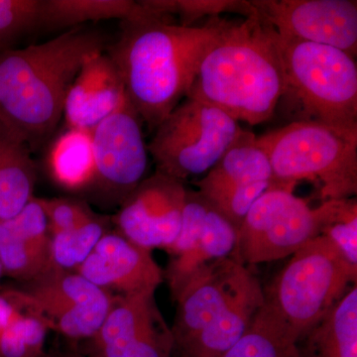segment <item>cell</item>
I'll return each instance as SVG.
<instances>
[{
    "instance_id": "6da1fadb",
    "label": "cell",
    "mask_w": 357,
    "mask_h": 357,
    "mask_svg": "<svg viewBox=\"0 0 357 357\" xmlns=\"http://www.w3.org/2000/svg\"><path fill=\"white\" fill-rule=\"evenodd\" d=\"M229 23L220 17L190 27L153 17L122 21L121 37L107 55L149 129L158 128L187 98L202 60Z\"/></svg>"
},
{
    "instance_id": "7a4b0ae2",
    "label": "cell",
    "mask_w": 357,
    "mask_h": 357,
    "mask_svg": "<svg viewBox=\"0 0 357 357\" xmlns=\"http://www.w3.org/2000/svg\"><path fill=\"white\" fill-rule=\"evenodd\" d=\"M284 89L280 37L256 13L229 21L202 60L187 98L255 126L273 117Z\"/></svg>"
},
{
    "instance_id": "3957f363",
    "label": "cell",
    "mask_w": 357,
    "mask_h": 357,
    "mask_svg": "<svg viewBox=\"0 0 357 357\" xmlns=\"http://www.w3.org/2000/svg\"><path fill=\"white\" fill-rule=\"evenodd\" d=\"M105 48L102 35L76 27L44 43L0 51V123L33 151L57 128L84 60Z\"/></svg>"
},
{
    "instance_id": "277c9868",
    "label": "cell",
    "mask_w": 357,
    "mask_h": 357,
    "mask_svg": "<svg viewBox=\"0 0 357 357\" xmlns=\"http://www.w3.org/2000/svg\"><path fill=\"white\" fill-rule=\"evenodd\" d=\"M172 330L180 357H220L264 304L257 277L232 257L206 264L178 292Z\"/></svg>"
},
{
    "instance_id": "5b68a950",
    "label": "cell",
    "mask_w": 357,
    "mask_h": 357,
    "mask_svg": "<svg viewBox=\"0 0 357 357\" xmlns=\"http://www.w3.org/2000/svg\"><path fill=\"white\" fill-rule=\"evenodd\" d=\"M280 188L302 181L316 187L321 202L357 194V128L293 121L256 137Z\"/></svg>"
},
{
    "instance_id": "8992f818",
    "label": "cell",
    "mask_w": 357,
    "mask_h": 357,
    "mask_svg": "<svg viewBox=\"0 0 357 357\" xmlns=\"http://www.w3.org/2000/svg\"><path fill=\"white\" fill-rule=\"evenodd\" d=\"M357 268L335 244L319 236L296 251L269 287L264 304L287 328L296 342L321 323L356 285Z\"/></svg>"
},
{
    "instance_id": "52a82bcc",
    "label": "cell",
    "mask_w": 357,
    "mask_h": 357,
    "mask_svg": "<svg viewBox=\"0 0 357 357\" xmlns=\"http://www.w3.org/2000/svg\"><path fill=\"white\" fill-rule=\"evenodd\" d=\"M280 42L285 75L280 102L297 107L295 121L357 128L356 59L326 45L282 37Z\"/></svg>"
},
{
    "instance_id": "ba28073f",
    "label": "cell",
    "mask_w": 357,
    "mask_h": 357,
    "mask_svg": "<svg viewBox=\"0 0 357 357\" xmlns=\"http://www.w3.org/2000/svg\"><path fill=\"white\" fill-rule=\"evenodd\" d=\"M243 130L222 110L185 98L155 129L147 149L158 172L185 182L206 175Z\"/></svg>"
},
{
    "instance_id": "9c48e42d",
    "label": "cell",
    "mask_w": 357,
    "mask_h": 357,
    "mask_svg": "<svg viewBox=\"0 0 357 357\" xmlns=\"http://www.w3.org/2000/svg\"><path fill=\"white\" fill-rule=\"evenodd\" d=\"M328 201L312 208L293 190L274 188L249 208L237 234L234 258L243 265L277 261L292 256L321 236Z\"/></svg>"
},
{
    "instance_id": "30bf717a",
    "label": "cell",
    "mask_w": 357,
    "mask_h": 357,
    "mask_svg": "<svg viewBox=\"0 0 357 357\" xmlns=\"http://www.w3.org/2000/svg\"><path fill=\"white\" fill-rule=\"evenodd\" d=\"M33 307L72 342L89 340L109 314L114 296L76 271L51 269L20 288Z\"/></svg>"
},
{
    "instance_id": "8fae6325",
    "label": "cell",
    "mask_w": 357,
    "mask_h": 357,
    "mask_svg": "<svg viewBox=\"0 0 357 357\" xmlns=\"http://www.w3.org/2000/svg\"><path fill=\"white\" fill-rule=\"evenodd\" d=\"M237 234L236 225L215 204L197 190L187 189L180 231L166 249L171 259L164 270V279L173 301L201 268L223 258H234Z\"/></svg>"
},
{
    "instance_id": "7c38bea8",
    "label": "cell",
    "mask_w": 357,
    "mask_h": 357,
    "mask_svg": "<svg viewBox=\"0 0 357 357\" xmlns=\"http://www.w3.org/2000/svg\"><path fill=\"white\" fill-rule=\"evenodd\" d=\"M256 137L243 130L218 163L195 182L197 191L215 204L237 229L263 194L280 188Z\"/></svg>"
},
{
    "instance_id": "4fadbf2b",
    "label": "cell",
    "mask_w": 357,
    "mask_h": 357,
    "mask_svg": "<svg viewBox=\"0 0 357 357\" xmlns=\"http://www.w3.org/2000/svg\"><path fill=\"white\" fill-rule=\"evenodd\" d=\"M98 357H172V330L160 311L155 293L114 296L107 318L88 340Z\"/></svg>"
},
{
    "instance_id": "5bb4252c",
    "label": "cell",
    "mask_w": 357,
    "mask_h": 357,
    "mask_svg": "<svg viewBox=\"0 0 357 357\" xmlns=\"http://www.w3.org/2000/svg\"><path fill=\"white\" fill-rule=\"evenodd\" d=\"M256 13L282 38L333 47L356 59V0H253Z\"/></svg>"
},
{
    "instance_id": "9a60e30c",
    "label": "cell",
    "mask_w": 357,
    "mask_h": 357,
    "mask_svg": "<svg viewBox=\"0 0 357 357\" xmlns=\"http://www.w3.org/2000/svg\"><path fill=\"white\" fill-rule=\"evenodd\" d=\"M187 188L156 171L123 199L114 218L119 234L141 248H170L182 225Z\"/></svg>"
},
{
    "instance_id": "2e32d148",
    "label": "cell",
    "mask_w": 357,
    "mask_h": 357,
    "mask_svg": "<svg viewBox=\"0 0 357 357\" xmlns=\"http://www.w3.org/2000/svg\"><path fill=\"white\" fill-rule=\"evenodd\" d=\"M141 122L128 100L91 130L95 184L121 203L144 180L147 170L149 152Z\"/></svg>"
},
{
    "instance_id": "e0dca14e",
    "label": "cell",
    "mask_w": 357,
    "mask_h": 357,
    "mask_svg": "<svg viewBox=\"0 0 357 357\" xmlns=\"http://www.w3.org/2000/svg\"><path fill=\"white\" fill-rule=\"evenodd\" d=\"M76 272L114 297L156 293L165 281L151 250L131 243L116 229L102 237Z\"/></svg>"
},
{
    "instance_id": "ac0fdd59",
    "label": "cell",
    "mask_w": 357,
    "mask_h": 357,
    "mask_svg": "<svg viewBox=\"0 0 357 357\" xmlns=\"http://www.w3.org/2000/svg\"><path fill=\"white\" fill-rule=\"evenodd\" d=\"M128 102L114 61L105 51L98 52L84 60L70 84L63 115L68 128L91 131Z\"/></svg>"
},
{
    "instance_id": "d6986e66",
    "label": "cell",
    "mask_w": 357,
    "mask_h": 357,
    "mask_svg": "<svg viewBox=\"0 0 357 357\" xmlns=\"http://www.w3.org/2000/svg\"><path fill=\"white\" fill-rule=\"evenodd\" d=\"M51 234L39 199L33 197L13 218L0 222L3 274L27 283L52 268Z\"/></svg>"
},
{
    "instance_id": "ffe728a7",
    "label": "cell",
    "mask_w": 357,
    "mask_h": 357,
    "mask_svg": "<svg viewBox=\"0 0 357 357\" xmlns=\"http://www.w3.org/2000/svg\"><path fill=\"white\" fill-rule=\"evenodd\" d=\"M31 153L24 141L0 123V222L17 215L34 197Z\"/></svg>"
},
{
    "instance_id": "44dd1931",
    "label": "cell",
    "mask_w": 357,
    "mask_h": 357,
    "mask_svg": "<svg viewBox=\"0 0 357 357\" xmlns=\"http://www.w3.org/2000/svg\"><path fill=\"white\" fill-rule=\"evenodd\" d=\"M303 338L309 357H357L356 285Z\"/></svg>"
},
{
    "instance_id": "7402d4cb",
    "label": "cell",
    "mask_w": 357,
    "mask_h": 357,
    "mask_svg": "<svg viewBox=\"0 0 357 357\" xmlns=\"http://www.w3.org/2000/svg\"><path fill=\"white\" fill-rule=\"evenodd\" d=\"M51 177L69 191L95 184L96 160L91 131L69 128L54 143L49 153Z\"/></svg>"
},
{
    "instance_id": "603a6c76",
    "label": "cell",
    "mask_w": 357,
    "mask_h": 357,
    "mask_svg": "<svg viewBox=\"0 0 357 357\" xmlns=\"http://www.w3.org/2000/svg\"><path fill=\"white\" fill-rule=\"evenodd\" d=\"M141 13L139 1L131 0H43L40 24L76 28L91 21L131 20Z\"/></svg>"
},
{
    "instance_id": "cb8c5ba5",
    "label": "cell",
    "mask_w": 357,
    "mask_h": 357,
    "mask_svg": "<svg viewBox=\"0 0 357 357\" xmlns=\"http://www.w3.org/2000/svg\"><path fill=\"white\" fill-rule=\"evenodd\" d=\"M296 344L287 328L263 304L243 337L220 357H299Z\"/></svg>"
},
{
    "instance_id": "d4e9b609",
    "label": "cell",
    "mask_w": 357,
    "mask_h": 357,
    "mask_svg": "<svg viewBox=\"0 0 357 357\" xmlns=\"http://www.w3.org/2000/svg\"><path fill=\"white\" fill-rule=\"evenodd\" d=\"M109 230V220L96 213L74 229L52 236V269L76 271Z\"/></svg>"
},
{
    "instance_id": "484cf974",
    "label": "cell",
    "mask_w": 357,
    "mask_h": 357,
    "mask_svg": "<svg viewBox=\"0 0 357 357\" xmlns=\"http://www.w3.org/2000/svg\"><path fill=\"white\" fill-rule=\"evenodd\" d=\"M150 10L162 17L175 20L178 25L190 27L197 21L213 20L225 13H239L244 18L256 13L250 1L241 0H145Z\"/></svg>"
},
{
    "instance_id": "4316f807",
    "label": "cell",
    "mask_w": 357,
    "mask_h": 357,
    "mask_svg": "<svg viewBox=\"0 0 357 357\" xmlns=\"http://www.w3.org/2000/svg\"><path fill=\"white\" fill-rule=\"evenodd\" d=\"M50 325L33 307L0 333V357H44Z\"/></svg>"
},
{
    "instance_id": "83f0119b",
    "label": "cell",
    "mask_w": 357,
    "mask_h": 357,
    "mask_svg": "<svg viewBox=\"0 0 357 357\" xmlns=\"http://www.w3.org/2000/svg\"><path fill=\"white\" fill-rule=\"evenodd\" d=\"M321 236L330 239L347 261L357 268L356 198L331 199Z\"/></svg>"
},
{
    "instance_id": "f1b7e54d",
    "label": "cell",
    "mask_w": 357,
    "mask_h": 357,
    "mask_svg": "<svg viewBox=\"0 0 357 357\" xmlns=\"http://www.w3.org/2000/svg\"><path fill=\"white\" fill-rule=\"evenodd\" d=\"M43 0H0V51L41 22Z\"/></svg>"
},
{
    "instance_id": "f546056e",
    "label": "cell",
    "mask_w": 357,
    "mask_h": 357,
    "mask_svg": "<svg viewBox=\"0 0 357 357\" xmlns=\"http://www.w3.org/2000/svg\"><path fill=\"white\" fill-rule=\"evenodd\" d=\"M38 199L48 220L51 236L74 229L96 215L88 204L77 199Z\"/></svg>"
},
{
    "instance_id": "4dcf8cb0",
    "label": "cell",
    "mask_w": 357,
    "mask_h": 357,
    "mask_svg": "<svg viewBox=\"0 0 357 357\" xmlns=\"http://www.w3.org/2000/svg\"><path fill=\"white\" fill-rule=\"evenodd\" d=\"M31 301L20 288H7L0 292V333L21 314L33 309Z\"/></svg>"
},
{
    "instance_id": "1f68e13d",
    "label": "cell",
    "mask_w": 357,
    "mask_h": 357,
    "mask_svg": "<svg viewBox=\"0 0 357 357\" xmlns=\"http://www.w3.org/2000/svg\"><path fill=\"white\" fill-rule=\"evenodd\" d=\"M57 357H98L93 356V354H89V352H86V354H83V352L79 351H73L69 352V354H65V356H58Z\"/></svg>"
},
{
    "instance_id": "d6a6232c",
    "label": "cell",
    "mask_w": 357,
    "mask_h": 357,
    "mask_svg": "<svg viewBox=\"0 0 357 357\" xmlns=\"http://www.w3.org/2000/svg\"><path fill=\"white\" fill-rule=\"evenodd\" d=\"M3 269H2V265L1 263H0V279H1V277L3 276Z\"/></svg>"
},
{
    "instance_id": "836d02e7",
    "label": "cell",
    "mask_w": 357,
    "mask_h": 357,
    "mask_svg": "<svg viewBox=\"0 0 357 357\" xmlns=\"http://www.w3.org/2000/svg\"><path fill=\"white\" fill-rule=\"evenodd\" d=\"M44 357H57V356H50V354H46Z\"/></svg>"
}]
</instances>
